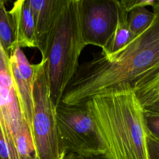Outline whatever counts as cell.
<instances>
[{"mask_svg": "<svg viewBox=\"0 0 159 159\" xmlns=\"http://www.w3.org/2000/svg\"><path fill=\"white\" fill-rule=\"evenodd\" d=\"M150 25L118 52L101 51L79 65L61 102L73 105L112 91L134 89L159 71V0Z\"/></svg>", "mask_w": 159, "mask_h": 159, "instance_id": "obj_1", "label": "cell"}, {"mask_svg": "<svg viewBox=\"0 0 159 159\" xmlns=\"http://www.w3.org/2000/svg\"><path fill=\"white\" fill-rule=\"evenodd\" d=\"M65 0H29L37 48L43 53Z\"/></svg>", "mask_w": 159, "mask_h": 159, "instance_id": "obj_9", "label": "cell"}, {"mask_svg": "<svg viewBox=\"0 0 159 159\" xmlns=\"http://www.w3.org/2000/svg\"><path fill=\"white\" fill-rule=\"evenodd\" d=\"M9 67L22 114L31 132L34 70L32 65L19 47H16L9 56Z\"/></svg>", "mask_w": 159, "mask_h": 159, "instance_id": "obj_8", "label": "cell"}, {"mask_svg": "<svg viewBox=\"0 0 159 159\" xmlns=\"http://www.w3.org/2000/svg\"><path fill=\"white\" fill-rule=\"evenodd\" d=\"M55 115L60 140L67 154H106V147L86 102L73 105L60 102L55 107Z\"/></svg>", "mask_w": 159, "mask_h": 159, "instance_id": "obj_5", "label": "cell"}, {"mask_svg": "<svg viewBox=\"0 0 159 159\" xmlns=\"http://www.w3.org/2000/svg\"><path fill=\"white\" fill-rule=\"evenodd\" d=\"M143 119L147 132L159 139V111L143 109Z\"/></svg>", "mask_w": 159, "mask_h": 159, "instance_id": "obj_15", "label": "cell"}, {"mask_svg": "<svg viewBox=\"0 0 159 159\" xmlns=\"http://www.w3.org/2000/svg\"><path fill=\"white\" fill-rule=\"evenodd\" d=\"M9 12L13 24L15 46L37 48L34 22L29 0L15 1Z\"/></svg>", "mask_w": 159, "mask_h": 159, "instance_id": "obj_10", "label": "cell"}, {"mask_svg": "<svg viewBox=\"0 0 159 159\" xmlns=\"http://www.w3.org/2000/svg\"><path fill=\"white\" fill-rule=\"evenodd\" d=\"M117 12L118 20L113 36L106 49L101 50L105 55H111L118 52L134 38L128 25L129 12L124 7L122 1H117Z\"/></svg>", "mask_w": 159, "mask_h": 159, "instance_id": "obj_11", "label": "cell"}, {"mask_svg": "<svg viewBox=\"0 0 159 159\" xmlns=\"http://www.w3.org/2000/svg\"><path fill=\"white\" fill-rule=\"evenodd\" d=\"M32 66L34 106L31 134L35 159H65L67 153L58 135L55 107L50 97L45 61L41 60Z\"/></svg>", "mask_w": 159, "mask_h": 159, "instance_id": "obj_4", "label": "cell"}, {"mask_svg": "<svg viewBox=\"0 0 159 159\" xmlns=\"http://www.w3.org/2000/svg\"><path fill=\"white\" fill-rule=\"evenodd\" d=\"M79 17L85 45L106 49L117 23V1L79 0Z\"/></svg>", "mask_w": 159, "mask_h": 159, "instance_id": "obj_6", "label": "cell"}, {"mask_svg": "<svg viewBox=\"0 0 159 159\" xmlns=\"http://www.w3.org/2000/svg\"><path fill=\"white\" fill-rule=\"evenodd\" d=\"M86 47L81 35L79 0H65L53 30L42 53L45 61L50 97L56 107L79 66Z\"/></svg>", "mask_w": 159, "mask_h": 159, "instance_id": "obj_3", "label": "cell"}, {"mask_svg": "<svg viewBox=\"0 0 159 159\" xmlns=\"http://www.w3.org/2000/svg\"><path fill=\"white\" fill-rule=\"evenodd\" d=\"M77 159H108L105 155H89L85 157L78 156Z\"/></svg>", "mask_w": 159, "mask_h": 159, "instance_id": "obj_18", "label": "cell"}, {"mask_svg": "<svg viewBox=\"0 0 159 159\" xmlns=\"http://www.w3.org/2000/svg\"><path fill=\"white\" fill-rule=\"evenodd\" d=\"M0 45L9 57L16 47L12 19L2 0H0Z\"/></svg>", "mask_w": 159, "mask_h": 159, "instance_id": "obj_13", "label": "cell"}, {"mask_svg": "<svg viewBox=\"0 0 159 159\" xmlns=\"http://www.w3.org/2000/svg\"><path fill=\"white\" fill-rule=\"evenodd\" d=\"M122 2L127 11L129 12L134 9L146 7L147 6H152L154 4L155 1L154 0H122Z\"/></svg>", "mask_w": 159, "mask_h": 159, "instance_id": "obj_17", "label": "cell"}, {"mask_svg": "<svg viewBox=\"0 0 159 159\" xmlns=\"http://www.w3.org/2000/svg\"><path fill=\"white\" fill-rule=\"evenodd\" d=\"M134 91L143 109L159 111V71Z\"/></svg>", "mask_w": 159, "mask_h": 159, "instance_id": "obj_12", "label": "cell"}, {"mask_svg": "<svg viewBox=\"0 0 159 159\" xmlns=\"http://www.w3.org/2000/svg\"><path fill=\"white\" fill-rule=\"evenodd\" d=\"M154 18L153 12L145 7L132 9L128 14L127 22L132 35L135 37L145 30L152 24Z\"/></svg>", "mask_w": 159, "mask_h": 159, "instance_id": "obj_14", "label": "cell"}, {"mask_svg": "<svg viewBox=\"0 0 159 159\" xmlns=\"http://www.w3.org/2000/svg\"><path fill=\"white\" fill-rule=\"evenodd\" d=\"M0 125L5 135L15 144L16 147L18 137L24 128L28 125L22 114L15 91L10 71L9 57L1 45Z\"/></svg>", "mask_w": 159, "mask_h": 159, "instance_id": "obj_7", "label": "cell"}, {"mask_svg": "<svg viewBox=\"0 0 159 159\" xmlns=\"http://www.w3.org/2000/svg\"><path fill=\"white\" fill-rule=\"evenodd\" d=\"M78 155L74 153H68L66 155L65 159H77Z\"/></svg>", "mask_w": 159, "mask_h": 159, "instance_id": "obj_19", "label": "cell"}, {"mask_svg": "<svg viewBox=\"0 0 159 159\" xmlns=\"http://www.w3.org/2000/svg\"><path fill=\"white\" fill-rule=\"evenodd\" d=\"M146 141L148 159H159V139L147 131Z\"/></svg>", "mask_w": 159, "mask_h": 159, "instance_id": "obj_16", "label": "cell"}, {"mask_svg": "<svg viewBox=\"0 0 159 159\" xmlns=\"http://www.w3.org/2000/svg\"><path fill=\"white\" fill-rule=\"evenodd\" d=\"M86 103L108 159H148L143 109L133 89L96 96Z\"/></svg>", "mask_w": 159, "mask_h": 159, "instance_id": "obj_2", "label": "cell"}]
</instances>
